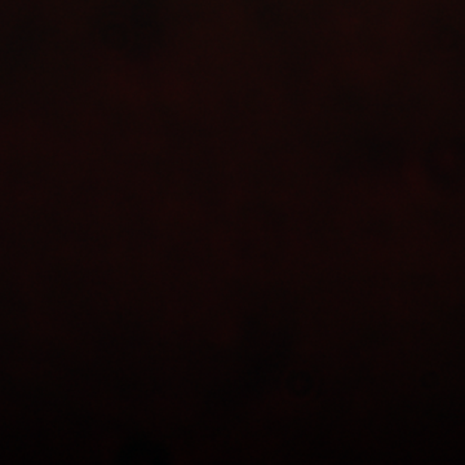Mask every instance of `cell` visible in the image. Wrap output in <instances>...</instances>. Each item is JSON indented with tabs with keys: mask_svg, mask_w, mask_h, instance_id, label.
I'll use <instances>...</instances> for the list:
<instances>
[]
</instances>
